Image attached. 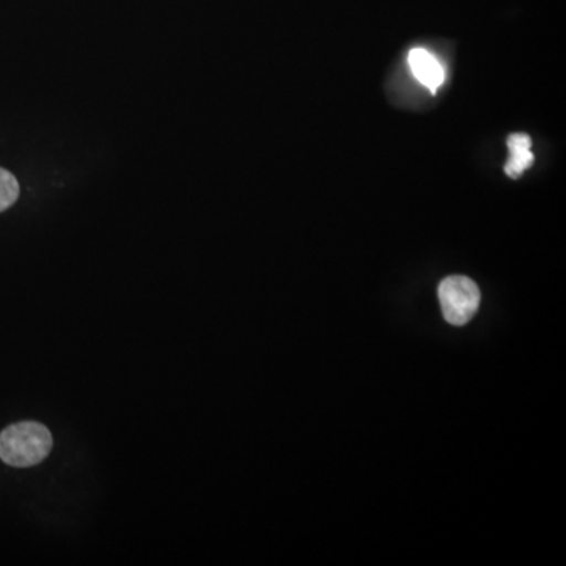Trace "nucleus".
I'll list each match as a JSON object with an SVG mask.
<instances>
[{
    "mask_svg": "<svg viewBox=\"0 0 566 566\" xmlns=\"http://www.w3.org/2000/svg\"><path fill=\"white\" fill-rule=\"evenodd\" d=\"M52 447L51 431L39 422L13 423L0 433V460L11 468L40 464L50 457Z\"/></svg>",
    "mask_w": 566,
    "mask_h": 566,
    "instance_id": "nucleus-1",
    "label": "nucleus"
},
{
    "mask_svg": "<svg viewBox=\"0 0 566 566\" xmlns=\"http://www.w3.org/2000/svg\"><path fill=\"white\" fill-rule=\"evenodd\" d=\"M439 301L442 314L453 326H463L474 318L479 311L480 290L474 281L464 275H452L439 285Z\"/></svg>",
    "mask_w": 566,
    "mask_h": 566,
    "instance_id": "nucleus-2",
    "label": "nucleus"
},
{
    "mask_svg": "<svg viewBox=\"0 0 566 566\" xmlns=\"http://www.w3.org/2000/svg\"><path fill=\"white\" fill-rule=\"evenodd\" d=\"M409 69L420 84L430 88L431 92L438 91L446 80L444 69L431 52L424 50H412L408 55Z\"/></svg>",
    "mask_w": 566,
    "mask_h": 566,
    "instance_id": "nucleus-3",
    "label": "nucleus"
},
{
    "mask_svg": "<svg viewBox=\"0 0 566 566\" xmlns=\"http://www.w3.org/2000/svg\"><path fill=\"white\" fill-rule=\"evenodd\" d=\"M506 145H509L510 156L505 164V174L516 180L535 161L534 153L531 150L532 139L527 134L516 133L509 137Z\"/></svg>",
    "mask_w": 566,
    "mask_h": 566,
    "instance_id": "nucleus-4",
    "label": "nucleus"
},
{
    "mask_svg": "<svg viewBox=\"0 0 566 566\" xmlns=\"http://www.w3.org/2000/svg\"><path fill=\"white\" fill-rule=\"evenodd\" d=\"M20 197V185L9 170L0 167V212L9 210Z\"/></svg>",
    "mask_w": 566,
    "mask_h": 566,
    "instance_id": "nucleus-5",
    "label": "nucleus"
}]
</instances>
